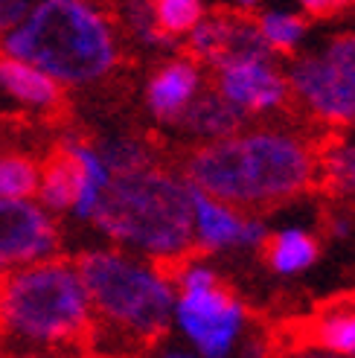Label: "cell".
I'll return each instance as SVG.
<instances>
[{
    "label": "cell",
    "instance_id": "277c9868",
    "mask_svg": "<svg viewBox=\"0 0 355 358\" xmlns=\"http://www.w3.org/2000/svg\"><path fill=\"white\" fill-rule=\"evenodd\" d=\"M94 327V309L73 259L52 257L0 282V332L32 350L76 344Z\"/></svg>",
    "mask_w": 355,
    "mask_h": 358
},
{
    "label": "cell",
    "instance_id": "ba28073f",
    "mask_svg": "<svg viewBox=\"0 0 355 358\" xmlns=\"http://www.w3.org/2000/svg\"><path fill=\"white\" fill-rule=\"evenodd\" d=\"M172 320L201 358H227L245 327V306L219 285L198 294H178Z\"/></svg>",
    "mask_w": 355,
    "mask_h": 358
},
{
    "label": "cell",
    "instance_id": "d6986e66",
    "mask_svg": "<svg viewBox=\"0 0 355 358\" xmlns=\"http://www.w3.org/2000/svg\"><path fill=\"white\" fill-rule=\"evenodd\" d=\"M152 15L166 38H178V35H189L204 21V6L198 0H157L152 3Z\"/></svg>",
    "mask_w": 355,
    "mask_h": 358
},
{
    "label": "cell",
    "instance_id": "5b68a950",
    "mask_svg": "<svg viewBox=\"0 0 355 358\" xmlns=\"http://www.w3.org/2000/svg\"><path fill=\"white\" fill-rule=\"evenodd\" d=\"M91 300L94 320L126 341L146 344L161 338L175 312L172 277L119 248H91L76 259Z\"/></svg>",
    "mask_w": 355,
    "mask_h": 358
},
{
    "label": "cell",
    "instance_id": "7402d4cb",
    "mask_svg": "<svg viewBox=\"0 0 355 358\" xmlns=\"http://www.w3.org/2000/svg\"><path fill=\"white\" fill-rule=\"evenodd\" d=\"M321 166H324V175L332 189L355 192V140L326 149Z\"/></svg>",
    "mask_w": 355,
    "mask_h": 358
},
{
    "label": "cell",
    "instance_id": "7c38bea8",
    "mask_svg": "<svg viewBox=\"0 0 355 358\" xmlns=\"http://www.w3.org/2000/svg\"><path fill=\"white\" fill-rule=\"evenodd\" d=\"M201 94V70L189 59H172L152 73L146 85V108L164 122H178Z\"/></svg>",
    "mask_w": 355,
    "mask_h": 358
},
{
    "label": "cell",
    "instance_id": "44dd1931",
    "mask_svg": "<svg viewBox=\"0 0 355 358\" xmlns=\"http://www.w3.org/2000/svg\"><path fill=\"white\" fill-rule=\"evenodd\" d=\"M314 341L338 355H355V309L329 312L314 329Z\"/></svg>",
    "mask_w": 355,
    "mask_h": 358
},
{
    "label": "cell",
    "instance_id": "ffe728a7",
    "mask_svg": "<svg viewBox=\"0 0 355 358\" xmlns=\"http://www.w3.org/2000/svg\"><path fill=\"white\" fill-rule=\"evenodd\" d=\"M233 21L236 17H204V21L189 32V50L198 56L201 62H210L216 67L224 56V50L230 44V32H233Z\"/></svg>",
    "mask_w": 355,
    "mask_h": 358
},
{
    "label": "cell",
    "instance_id": "30bf717a",
    "mask_svg": "<svg viewBox=\"0 0 355 358\" xmlns=\"http://www.w3.org/2000/svg\"><path fill=\"white\" fill-rule=\"evenodd\" d=\"M192 236L201 250H230L265 245L268 230L259 219L242 216L239 210L192 189Z\"/></svg>",
    "mask_w": 355,
    "mask_h": 358
},
{
    "label": "cell",
    "instance_id": "6da1fadb",
    "mask_svg": "<svg viewBox=\"0 0 355 358\" xmlns=\"http://www.w3.org/2000/svg\"><path fill=\"white\" fill-rule=\"evenodd\" d=\"M314 169V155L294 134L251 131L195 149L184 181L233 210L268 207L303 192Z\"/></svg>",
    "mask_w": 355,
    "mask_h": 358
},
{
    "label": "cell",
    "instance_id": "cb8c5ba5",
    "mask_svg": "<svg viewBox=\"0 0 355 358\" xmlns=\"http://www.w3.org/2000/svg\"><path fill=\"white\" fill-rule=\"evenodd\" d=\"M175 289L181 294H198V292H210L219 289V277L210 265L195 262V259H184L181 268L175 271Z\"/></svg>",
    "mask_w": 355,
    "mask_h": 358
},
{
    "label": "cell",
    "instance_id": "9a60e30c",
    "mask_svg": "<svg viewBox=\"0 0 355 358\" xmlns=\"http://www.w3.org/2000/svg\"><path fill=\"white\" fill-rule=\"evenodd\" d=\"M317 259V242L300 227L280 230L268 239V265L277 274H300Z\"/></svg>",
    "mask_w": 355,
    "mask_h": 358
},
{
    "label": "cell",
    "instance_id": "8fae6325",
    "mask_svg": "<svg viewBox=\"0 0 355 358\" xmlns=\"http://www.w3.org/2000/svg\"><path fill=\"white\" fill-rule=\"evenodd\" d=\"M239 114L274 111L289 96V82L271 62H242L219 70V91Z\"/></svg>",
    "mask_w": 355,
    "mask_h": 358
},
{
    "label": "cell",
    "instance_id": "9c48e42d",
    "mask_svg": "<svg viewBox=\"0 0 355 358\" xmlns=\"http://www.w3.org/2000/svg\"><path fill=\"white\" fill-rule=\"evenodd\" d=\"M59 222L35 199L0 201V282L21 268L59 257Z\"/></svg>",
    "mask_w": 355,
    "mask_h": 358
},
{
    "label": "cell",
    "instance_id": "5bb4252c",
    "mask_svg": "<svg viewBox=\"0 0 355 358\" xmlns=\"http://www.w3.org/2000/svg\"><path fill=\"white\" fill-rule=\"evenodd\" d=\"M239 122H242V114L233 108V105L224 102L219 94H204V91L192 99V105L181 114V120H178L181 129L198 134L210 143L233 137Z\"/></svg>",
    "mask_w": 355,
    "mask_h": 358
},
{
    "label": "cell",
    "instance_id": "e0dca14e",
    "mask_svg": "<svg viewBox=\"0 0 355 358\" xmlns=\"http://www.w3.org/2000/svg\"><path fill=\"white\" fill-rule=\"evenodd\" d=\"M99 157L105 160L111 178L114 175H129V172H140V169H149L154 166V155L152 149L146 146L143 140L137 137H129V134H117V137H108L102 140L96 146Z\"/></svg>",
    "mask_w": 355,
    "mask_h": 358
},
{
    "label": "cell",
    "instance_id": "3957f363",
    "mask_svg": "<svg viewBox=\"0 0 355 358\" xmlns=\"http://www.w3.org/2000/svg\"><path fill=\"white\" fill-rule=\"evenodd\" d=\"M91 224L111 248L146 262H184L195 248L192 187L161 166L114 175Z\"/></svg>",
    "mask_w": 355,
    "mask_h": 358
},
{
    "label": "cell",
    "instance_id": "8992f818",
    "mask_svg": "<svg viewBox=\"0 0 355 358\" xmlns=\"http://www.w3.org/2000/svg\"><path fill=\"white\" fill-rule=\"evenodd\" d=\"M289 91L326 122H355V32H341L291 62Z\"/></svg>",
    "mask_w": 355,
    "mask_h": 358
},
{
    "label": "cell",
    "instance_id": "ac0fdd59",
    "mask_svg": "<svg viewBox=\"0 0 355 358\" xmlns=\"http://www.w3.org/2000/svg\"><path fill=\"white\" fill-rule=\"evenodd\" d=\"M254 27L259 32V38L265 41V47L280 52L297 50L306 38V21L297 12H282V9L262 12Z\"/></svg>",
    "mask_w": 355,
    "mask_h": 358
},
{
    "label": "cell",
    "instance_id": "d4e9b609",
    "mask_svg": "<svg viewBox=\"0 0 355 358\" xmlns=\"http://www.w3.org/2000/svg\"><path fill=\"white\" fill-rule=\"evenodd\" d=\"M27 9H29V0H0V41L27 15Z\"/></svg>",
    "mask_w": 355,
    "mask_h": 358
},
{
    "label": "cell",
    "instance_id": "603a6c76",
    "mask_svg": "<svg viewBox=\"0 0 355 358\" xmlns=\"http://www.w3.org/2000/svg\"><path fill=\"white\" fill-rule=\"evenodd\" d=\"M122 17H126V27H129V32L134 35V38H140L149 47H164V44L172 41V38H166L161 29H157L149 3H129L126 12H122Z\"/></svg>",
    "mask_w": 355,
    "mask_h": 358
},
{
    "label": "cell",
    "instance_id": "7a4b0ae2",
    "mask_svg": "<svg viewBox=\"0 0 355 358\" xmlns=\"http://www.w3.org/2000/svg\"><path fill=\"white\" fill-rule=\"evenodd\" d=\"M0 52L27 62L61 91L87 87L114 73L119 35L108 15L85 0H38L0 41Z\"/></svg>",
    "mask_w": 355,
    "mask_h": 358
},
{
    "label": "cell",
    "instance_id": "4fadbf2b",
    "mask_svg": "<svg viewBox=\"0 0 355 358\" xmlns=\"http://www.w3.org/2000/svg\"><path fill=\"white\" fill-rule=\"evenodd\" d=\"M0 94L15 102L17 108L32 114H52L64 96L61 87L50 76H44L38 67L9 59L3 52H0Z\"/></svg>",
    "mask_w": 355,
    "mask_h": 358
},
{
    "label": "cell",
    "instance_id": "484cf974",
    "mask_svg": "<svg viewBox=\"0 0 355 358\" xmlns=\"http://www.w3.org/2000/svg\"><path fill=\"white\" fill-rule=\"evenodd\" d=\"M332 234L335 236H349L352 234V222L347 216H332Z\"/></svg>",
    "mask_w": 355,
    "mask_h": 358
},
{
    "label": "cell",
    "instance_id": "4316f807",
    "mask_svg": "<svg viewBox=\"0 0 355 358\" xmlns=\"http://www.w3.org/2000/svg\"><path fill=\"white\" fill-rule=\"evenodd\" d=\"M161 358H201L195 350H187V347H166L161 352Z\"/></svg>",
    "mask_w": 355,
    "mask_h": 358
},
{
    "label": "cell",
    "instance_id": "52a82bcc",
    "mask_svg": "<svg viewBox=\"0 0 355 358\" xmlns=\"http://www.w3.org/2000/svg\"><path fill=\"white\" fill-rule=\"evenodd\" d=\"M108 184L111 172L94 143L82 137H64L59 149L41 164L35 201L50 216L70 213L79 222H91Z\"/></svg>",
    "mask_w": 355,
    "mask_h": 358
},
{
    "label": "cell",
    "instance_id": "2e32d148",
    "mask_svg": "<svg viewBox=\"0 0 355 358\" xmlns=\"http://www.w3.org/2000/svg\"><path fill=\"white\" fill-rule=\"evenodd\" d=\"M41 164L21 152H0V201L35 199Z\"/></svg>",
    "mask_w": 355,
    "mask_h": 358
}]
</instances>
